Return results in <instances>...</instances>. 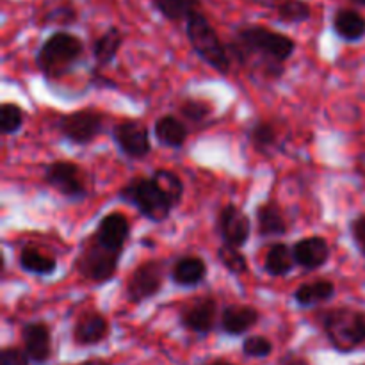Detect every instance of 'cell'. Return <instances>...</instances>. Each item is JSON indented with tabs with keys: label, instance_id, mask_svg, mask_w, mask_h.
Returning <instances> with one entry per match:
<instances>
[{
	"label": "cell",
	"instance_id": "1",
	"mask_svg": "<svg viewBox=\"0 0 365 365\" xmlns=\"http://www.w3.org/2000/svg\"><path fill=\"white\" fill-rule=\"evenodd\" d=\"M228 52L239 64H252L267 81H278L285 63L296 52V41L287 34L264 25H242L228 43Z\"/></svg>",
	"mask_w": 365,
	"mask_h": 365
},
{
	"label": "cell",
	"instance_id": "2",
	"mask_svg": "<svg viewBox=\"0 0 365 365\" xmlns=\"http://www.w3.org/2000/svg\"><path fill=\"white\" fill-rule=\"evenodd\" d=\"M84 56V43L77 34L56 31L36 52V66L46 81H57L73 71Z\"/></svg>",
	"mask_w": 365,
	"mask_h": 365
},
{
	"label": "cell",
	"instance_id": "3",
	"mask_svg": "<svg viewBox=\"0 0 365 365\" xmlns=\"http://www.w3.org/2000/svg\"><path fill=\"white\" fill-rule=\"evenodd\" d=\"M185 36H187L195 53L203 63L209 64L214 71L221 75L230 73L232 57L228 46L220 38L209 18L200 9L185 20Z\"/></svg>",
	"mask_w": 365,
	"mask_h": 365
},
{
	"label": "cell",
	"instance_id": "4",
	"mask_svg": "<svg viewBox=\"0 0 365 365\" xmlns=\"http://www.w3.org/2000/svg\"><path fill=\"white\" fill-rule=\"evenodd\" d=\"M118 196L125 203H130L132 207H135L143 217L153 221V223L166 221L171 216V210L177 207L153 177L130 178L118 191Z\"/></svg>",
	"mask_w": 365,
	"mask_h": 365
},
{
	"label": "cell",
	"instance_id": "5",
	"mask_svg": "<svg viewBox=\"0 0 365 365\" xmlns=\"http://www.w3.org/2000/svg\"><path fill=\"white\" fill-rule=\"evenodd\" d=\"M321 328L331 348L349 353L365 342V314L362 310L339 307L321 316Z\"/></svg>",
	"mask_w": 365,
	"mask_h": 365
},
{
	"label": "cell",
	"instance_id": "6",
	"mask_svg": "<svg viewBox=\"0 0 365 365\" xmlns=\"http://www.w3.org/2000/svg\"><path fill=\"white\" fill-rule=\"evenodd\" d=\"M121 252L107 248L100 245L96 239L89 235L81 246L77 259H75V269L84 280L91 284L102 285L113 280L116 274L118 266H120Z\"/></svg>",
	"mask_w": 365,
	"mask_h": 365
},
{
	"label": "cell",
	"instance_id": "7",
	"mask_svg": "<svg viewBox=\"0 0 365 365\" xmlns=\"http://www.w3.org/2000/svg\"><path fill=\"white\" fill-rule=\"evenodd\" d=\"M45 184L68 200L88 196V173L71 160H53L45 166Z\"/></svg>",
	"mask_w": 365,
	"mask_h": 365
},
{
	"label": "cell",
	"instance_id": "8",
	"mask_svg": "<svg viewBox=\"0 0 365 365\" xmlns=\"http://www.w3.org/2000/svg\"><path fill=\"white\" fill-rule=\"evenodd\" d=\"M57 132L73 145H89L103 130V114L95 109H77L61 114L56 123Z\"/></svg>",
	"mask_w": 365,
	"mask_h": 365
},
{
	"label": "cell",
	"instance_id": "9",
	"mask_svg": "<svg viewBox=\"0 0 365 365\" xmlns=\"http://www.w3.org/2000/svg\"><path fill=\"white\" fill-rule=\"evenodd\" d=\"M164 285V264L160 260H145L138 264L125 284L127 299L134 305L159 294Z\"/></svg>",
	"mask_w": 365,
	"mask_h": 365
},
{
	"label": "cell",
	"instance_id": "10",
	"mask_svg": "<svg viewBox=\"0 0 365 365\" xmlns=\"http://www.w3.org/2000/svg\"><path fill=\"white\" fill-rule=\"evenodd\" d=\"M113 138L120 152L128 159H145L152 152L148 127L138 120H121L114 125Z\"/></svg>",
	"mask_w": 365,
	"mask_h": 365
},
{
	"label": "cell",
	"instance_id": "11",
	"mask_svg": "<svg viewBox=\"0 0 365 365\" xmlns=\"http://www.w3.org/2000/svg\"><path fill=\"white\" fill-rule=\"evenodd\" d=\"M216 228L220 237L223 239V245L232 248H242L252 235V221L234 203L221 207L217 212Z\"/></svg>",
	"mask_w": 365,
	"mask_h": 365
},
{
	"label": "cell",
	"instance_id": "12",
	"mask_svg": "<svg viewBox=\"0 0 365 365\" xmlns=\"http://www.w3.org/2000/svg\"><path fill=\"white\" fill-rule=\"evenodd\" d=\"M180 324L185 330L198 335H207L216 328L217 319V302L210 296L192 299L178 314Z\"/></svg>",
	"mask_w": 365,
	"mask_h": 365
},
{
	"label": "cell",
	"instance_id": "13",
	"mask_svg": "<svg viewBox=\"0 0 365 365\" xmlns=\"http://www.w3.org/2000/svg\"><path fill=\"white\" fill-rule=\"evenodd\" d=\"M24 351L32 364H46L52 356V331L43 321H31L21 328Z\"/></svg>",
	"mask_w": 365,
	"mask_h": 365
},
{
	"label": "cell",
	"instance_id": "14",
	"mask_svg": "<svg viewBox=\"0 0 365 365\" xmlns=\"http://www.w3.org/2000/svg\"><path fill=\"white\" fill-rule=\"evenodd\" d=\"M93 239L114 252L123 253L125 245L130 237V223L121 212H109L100 220L96 230L91 234Z\"/></svg>",
	"mask_w": 365,
	"mask_h": 365
},
{
	"label": "cell",
	"instance_id": "15",
	"mask_svg": "<svg viewBox=\"0 0 365 365\" xmlns=\"http://www.w3.org/2000/svg\"><path fill=\"white\" fill-rule=\"evenodd\" d=\"M109 331V321L106 319V316L96 312V310H88L77 317L71 337L77 346L89 348V346H96L106 341Z\"/></svg>",
	"mask_w": 365,
	"mask_h": 365
},
{
	"label": "cell",
	"instance_id": "16",
	"mask_svg": "<svg viewBox=\"0 0 365 365\" xmlns=\"http://www.w3.org/2000/svg\"><path fill=\"white\" fill-rule=\"evenodd\" d=\"M296 266L307 271H314L323 267L330 259V245L321 235H309L303 237L292 246Z\"/></svg>",
	"mask_w": 365,
	"mask_h": 365
},
{
	"label": "cell",
	"instance_id": "17",
	"mask_svg": "<svg viewBox=\"0 0 365 365\" xmlns=\"http://www.w3.org/2000/svg\"><path fill=\"white\" fill-rule=\"evenodd\" d=\"M260 321V312L252 305H228L221 312L220 324L221 330L227 335L237 337V335L248 334L253 327Z\"/></svg>",
	"mask_w": 365,
	"mask_h": 365
},
{
	"label": "cell",
	"instance_id": "18",
	"mask_svg": "<svg viewBox=\"0 0 365 365\" xmlns=\"http://www.w3.org/2000/svg\"><path fill=\"white\" fill-rule=\"evenodd\" d=\"M257 232L262 239L284 237L289 232V223L282 212L280 205L274 200L260 203L255 210Z\"/></svg>",
	"mask_w": 365,
	"mask_h": 365
},
{
	"label": "cell",
	"instance_id": "19",
	"mask_svg": "<svg viewBox=\"0 0 365 365\" xmlns=\"http://www.w3.org/2000/svg\"><path fill=\"white\" fill-rule=\"evenodd\" d=\"M170 277L178 287H198L207 278V264L202 257L184 255L171 266Z\"/></svg>",
	"mask_w": 365,
	"mask_h": 365
},
{
	"label": "cell",
	"instance_id": "20",
	"mask_svg": "<svg viewBox=\"0 0 365 365\" xmlns=\"http://www.w3.org/2000/svg\"><path fill=\"white\" fill-rule=\"evenodd\" d=\"M334 32L342 41L355 43L365 38V16L356 9L341 7L331 18Z\"/></svg>",
	"mask_w": 365,
	"mask_h": 365
},
{
	"label": "cell",
	"instance_id": "21",
	"mask_svg": "<svg viewBox=\"0 0 365 365\" xmlns=\"http://www.w3.org/2000/svg\"><path fill=\"white\" fill-rule=\"evenodd\" d=\"M335 296V284L328 278H316L312 282L299 285L294 291V302L303 309L317 307L321 303L330 302Z\"/></svg>",
	"mask_w": 365,
	"mask_h": 365
},
{
	"label": "cell",
	"instance_id": "22",
	"mask_svg": "<svg viewBox=\"0 0 365 365\" xmlns=\"http://www.w3.org/2000/svg\"><path fill=\"white\" fill-rule=\"evenodd\" d=\"M123 41L125 34L118 27H109L106 32H102L93 43V57H95L96 66H109L120 53Z\"/></svg>",
	"mask_w": 365,
	"mask_h": 365
},
{
	"label": "cell",
	"instance_id": "23",
	"mask_svg": "<svg viewBox=\"0 0 365 365\" xmlns=\"http://www.w3.org/2000/svg\"><path fill=\"white\" fill-rule=\"evenodd\" d=\"M153 134H155L157 141L163 146H168V148H180L187 141L189 130L184 121L178 120L173 114H166V116H160L155 121Z\"/></svg>",
	"mask_w": 365,
	"mask_h": 365
},
{
	"label": "cell",
	"instance_id": "24",
	"mask_svg": "<svg viewBox=\"0 0 365 365\" xmlns=\"http://www.w3.org/2000/svg\"><path fill=\"white\" fill-rule=\"evenodd\" d=\"M18 264L25 273L36 274V277H50L57 269V260L34 246H27L21 250Z\"/></svg>",
	"mask_w": 365,
	"mask_h": 365
},
{
	"label": "cell",
	"instance_id": "25",
	"mask_svg": "<svg viewBox=\"0 0 365 365\" xmlns=\"http://www.w3.org/2000/svg\"><path fill=\"white\" fill-rule=\"evenodd\" d=\"M296 266L294 255H292V248H289L284 242H277L271 246L264 259V269L271 277H285L291 273Z\"/></svg>",
	"mask_w": 365,
	"mask_h": 365
},
{
	"label": "cell",
	"instance_id": "26",
	"mask_svg": "<svg viewBox=\"0 0 365 365\" xmlns=\"http://www.w3.org/2000/svg\"><path fill=\"white\" fill-rule=\"evenodd\" d=\"M248 138L259 152H269L278 145V128L271 120H257L250 127Z\"/></svg>",
	"mask_w": 365,
	"mask_h": 365
},
{
	"label": "cell",
	"instance_id": "27",
	"mask_svg": "<svg viewBox=\"0 0 365 365\" xmlns=\"http://www.w3.org/2000/svg\"><path fill=\"white\" fill-rule=\"evenodd\" d=\"M152 4L166 20L182 21L198 11L200 0H152Z\"/></svg>",
	"mask_w": 365,
	"mask_h": 365
},
{
	"label": "cell",
	"instance_id": "28",
	"mask_svg": "<svg viewBox=\"0 0 365 365\" xmlns=\"http://www.w3.org/2000/svg\"><path fill=\"white\" fill-rule=\"evenodd\" d=\"M274 11H277L278 21L287 25L303 24V21H309L310 16H312V9H310L309 2H305V0H284V2L274 7Z\"/></svg>",
	"mask_w": 365,
	"mask_h": 365
},
{
	"label": "cell",
	"instance_id": "29",
	"mask_svg": "<svg viewBox=\"0 0 365 365\" xmlns=\"http://www.w3.org/2000/svg\"><path fill=\"white\" fill-rule=\"evenodd\" d=\"M152 177L159 182L160 187L168 192V196L173 200L175 205L182 202V198H184V182L175 171L168 170V168H160V170L153 171Z\"/></svg>",
	"mask_w": 365,
	"mask_h": 365
},
{
	"label": "cell",
	"instance_id": "30",
	"mask_svg": "<svg viewBox=\"0 0 365 365\" xmlns=\"http://www.w3.org/2000/svg\"><path fill=\"white\" fill-rule=\"evenodd\" d=\"M217 260L221 266L232 274H245L248 273V259L245 253L239 252V248H232V246H220L217 248Z\"/></svg>",
	"mask_w": 365,
	"mask_h": 365
},
{
	"label": "cell",
	"instance_id": "31",
	"mask_svg": "<svg viewBox=\"0 0 365 365\" xmlns=\"http://www.w3.org/2000/svg\"><path fill=\"white\" fill-rule=\"evenodd\" d=\"M24 125V109L18 103L6 102L0 106V132L4 135L16 134Z\"/></svg>",
	"mask_w": 365,
	"mask_h": 365
},
{
	"label": "cell",
	"instance_id": "32",
	"mask_svg": "<svg viewBox=\"0 0 365 365\" xmlns=\"http://www.w3.org/2000/svg\"><path fill=\"white\" fill-rule=\"evenodd\" d=\"M78 20V13L73 4H59L53 6L52 9L46 11L41 16V24L45 25H57V27H68L73 25Z\"/></svg>",
	"mask_w": 365,
	"mask_h": 365
},
{
	"label": "cell",
	"instance_id": "33",
	"mask_svg": "<svg viewBox=\"0 0 365 365\" xmlns=\"http://www.w3.org/2000/svg\"><path fill=\"white\" fill-rule=\"evenodd\" d=\"M178 113H180L182 118L191 121V123H203L212 114V107L207 102H203V100L187 98L180 103Z\"/></svg>",
	"mask_w": 365,
	"mask_h": 365
},
{
	"label": "cell",
	"instance_id": "34",
	"mask_svg": "<svg viewBox=\"0 0 365 365\" xmlns=\"http://www.w3.org/2000/svg\"><path fill=\"white\" fill-rule=\"evenodd\" d=\"M242 353L250 359H266L273 353V342L264 335H252L242 342Z\"/></svg>",
	"mask_w": 365,
	"mask_h": 365
},
{
	"label": "cell",
	"instance_id": "35",
	"mask_svg": "<svg viewBox=\"0 0 365 365\" xmlns=\"http://www.w3.org/2000/svg\"><path fill=\"white\" fill-rule=\"evenodd\" d=\"M29 356L25 355L24 349L7 346L0 351V365H29Z\"/></svg>",
	"mask_w": 365,
	"mask_h": 365
},
{
	"label": "cell",
	"instance_id": "36",
	"mask_svg": "<svg viewBox=\"0 0 365 365\" xmlns=\"http://www.w3.org/2000/svg\"><path fill=\"white\" fill-rule=\"evenodd\" d=\"M349 232H351V237L355 241L356 248L360 250V253L365 257V214L355 217L349 225Z\"/></svg>",
	"mask_w": 365,
	"mask_h": 365
},
{
	"label": "cell",
	"instance_id": "37",
	"mask_svg": "<svg viewBox=\"0 0 365 365\" xmlns=\"http://www.w3.org/2000/svg\"><path fill=\"white\" fill-rule=\"evenodd\" d=\"M278 365H310L309 360L305 356H299V355H287L285 359L280 360Z\"/></svg>",
	"mask_w": 365,
	"mask_h": 365
},
{
	"label": "cell",
	"instance_id": "38",
	"mask_svg": "<svg viewBox=\"0 0 365 365\" xmlns=\"http://www.w3.org/2000/svg\"><path fill=\"white\" fill-rule=\"evenodd\" d=\"M77 365H113V362H109V360H106V359H88Z\"/></svg>",
	"mask_w": 365,
	"mask_h": 365
},
{
	"label": "cell",
	"instance_id": "39",
	"mask_svg": "<svg viewBox=\"0 0 365 365\" xmlns=\"http://www.w3.org/2000/svg\"><path fill=\"white\" fill-rule=\"evenodd\" d=\"M205 365H235V364L228 362V360L225 359H216V360H210V362H207Z\"/></svg>",
	"mask_w": 365,
	"mask_h": 365
},
{
	"label": "cell",
	"instance_id": "40",
	"mask_svg": "<svg viewBox=\"0 0 365 365\" xmlns=\"http://www.w3.org/2000/svg\"><path fill=\"white\" fill-rule=\"evenodd\" d=\"M260 2L267 4V6H271V7H277L278 4H282V2H284V0H260Z\"/></svg>",
	"mask_w": 365,
	"mask_h": 365
},
{
	"label": "cell",
	"instance_id": "41",
	"mask_svg": "<svg viewBox=\"0 0 365 365\" xmlns=\"http://www.w3.org/2000/svg\"><path fill=\"white\" fill-rule=\"evenodd\" d=\"M355 6H360V7H365V0H351Z\"/></svg>",
	"mask_w": 365,
	"mask_h": 365
},
{
	"label": "cell",
	"instance_id": "42",
	"mask_svg": "<svg viewBox=\"0 0 365 365\" xmlns=\"http://www.w3.org/2000/svg\"><path fill=\"white\" fill-rule=\"evenodd\" d=\"M364 365H365V364H364Z\"/></svg>",
	"mask_w": 365,
	"mask_h": 365
}]
</instances>
